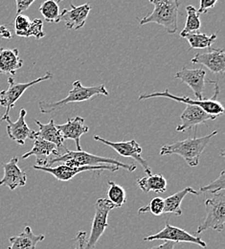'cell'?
<instances>
[{
  "instance_id": "cell-13",
  "label": "cell",
  "mask_w": 225,
  "mask_h": 249,
  "mask_svg": "<svg viewBox=\"0 0 225 249\" xmlns=\"http://www.w3.org/2000/svg\"><path fill=\"white\" fill-rule=\"evenodd\" d=\"M34 146L32 150L22 156L23 159H27L30 156H35V165L38 167H49L50 160L56 156H61L57 146L51 142H48L40 138L37 133L34 138Z\"/></svg>"
},
{
  "instance_id": "cell-9",
  "label": "cell",
  "mask_w": 225,
  "mask_h": 249,
  "mask_svg": "<svg viewBox=\"0 0 225 249\" xmlns=\"http://www.w3.org/2000/svg\"><path fill=\"white\" fill-rule=\"evenodd\" d=\"M168 98L176 102H181L183 104L186 105H193V106H197L199 107H201L204 111H206L207 113L215 116V117H219L221 115H223L225 113V107H223V105L220 102H217L215 100L209 99V100H191L188 97L185 96H175L173 94L170 93L168 89H166L163 92H155V93L151 94H141L138 98L139 101H143V100H147V99H152V98Z\"/></svg>"
},
{
  "instance_id": "cell-19",
  "label": "cell",
  "mask_w": 225,
  "mask_h": 249,
  "mask_svg": "<svg viewBox=\"0 0 225 249\" xmlns=\"http://www.w3.org/2000/svg\"><path fill=\"white\" fill-rule=\"evenodd\" d=\"M56 126L62 133L65 140H74L77 147V151H83L80 139L84 134H86L89 130V127L85 124V119L83 117L76 116L74 118H68L65 124H56Z\"/></svg>"
},
{
  "instance_id": "cell-37",
  "label": "cell",
  "mask_w": 225,
  "mask_h": 249,
  "mask_svg": "<svg viewBox=\"0 0 225 249\" xmlns=\"http://www.w3.org/2000/svg\"><path fill=\"white\" fill-rule=\"evenodd\" d=\"M174 246H175V244L173 242H165L162 245L156 246V247H153V248L148 249H173Z\"/></svg>"
},
{
  "instance_id": "cell-14",
  "label": "cell",
  "mask_w": 225,
  "mask_h": 249,
  "mask_svg": "<svg viewBox=\"0 0 225 249\" xmlns=\"http://www.w3.org/2000/svg\"><path fill=\"white\" fill-rule=\"evenodd\" d=\"M27 111L26 109L22 108L19 111V116L18 119L16 122H12L10 119V116L5 119L7 122V134L16 143L19 145H24L26 139L34 140V138L36 135V131L32 130L28 124L25 122V117H26Z\"/></svg>"
},
{
  "instance_id": "cell-24",
  "label": "cell",
  "mask_w": 225,
  "mask_h": 249,
  "mask_svg": "<svg viewBox=\"0 0 225 249\" xmlns=\"http://www.w3.org/2000/svg\"><path fill=\"white\" fill-rule=\"evenodd\" d=\"M137 185L145 192H155L157 194H162L167 191V180L162 175H151L145 178H137Z\"/></svg>"
},
{
  "instance_id": "cell-6",
  "label": "cell",
  "mask_w": 225,
  "mask_h": 249,
  "mask_svg": "<svg viewBox=\"0 0 225 249\" xmlns=\"http://www.w3.org/2000/svg\"><path fill=\"white\" fill-rule=\"evenodd\" d=\"M52 78L53 74L51 72H46L45 76L37 78L29 83H17L13 77H10L8 79L9 88L5 90L0 91V106L5 107V112L1 117V121H5V119L9 117L10 110L14 108L16 103L28 89L40 82L51 80Z\"/></svg>"
},
{
  "instance_id": "cell-1",
  "label": "cell",
  "mask_w": 225,
  "mask_h": 249,
  "mask_svg": "<svg viewBox=\"0 0 225 249\" xmlns=\"http://www.w3.org/2000/svg\"><path fill=\"white\" fill-rule=\"evenodd\" d=\"M218 134V130L202 137H188L185 140L164 145L160 150V156L177 155L181 156L190 167H196L199 158L211 139Z\"/></svg>"
},
{
  "instance_id": "cell-5",
  "label": "cell",
  "mask_w": 225,
  "mask_h": 249,
  "mask_svg": "<svg viewBox=\"0 0 225 249\" xmlns=\"http://www.w3.org/2000/svg\"><path fill=\"white\" fill-rule=\"evenodd\" d=\"M205 211L206 216L197 227L195 234L198 235L208 229L223 232L225 222V190L213 194L205 200Z\"/></svg>"
},
{
  "instance_id": "cell-12",
  "label": "cell",
  "mask_w": 225,
  "mask_h": 249,
  "mask_svg": "<svg viewBox=\"0 0 225 249\" xmlns=\"http://www.w3.org/2000/svg\"><path fill=\"white\" fill-rule=\"evenodd\" d=\"M205 77L206 72L202 68L189 69L187 67H183L174 75L175 79L179 80L181 83H184L193 90L197 100L203 99L205 85H218V82L216 81H206Z\"/></svg>"
},
{
  "instance_id": "cell-32",
  "label": "cell",
  "mask_w": 225,
  "mask_h": 249,
  "mask_svg": "<svg viewBox=\"0 0 225 249\" xmlns=\"http://www.w3.org/2000/svg\"><path fill=\"white\" fill-rule=\"evenodd\" d=\"M34 36L36 39H40L45 36V33L43 31V21L39 18H35L31 20L30 27L26 34V37Z\"/></svg>"
},
{
  "instance_id": "cell-38",
  "label": "cell",
  "mask_w": 225,
  "mask_h": 249,
  "mask_svg": "<svg viewBox=\"0 0 225 249\" xmlns=\"http://www.w3.org/2000/svg\"><path fill=\"white\" fill-rule=\"evenodd\" d=\"M62 1H64V0H58L57 2H58V3H60V2H62Z\"/></svg>"
},
{
  "instance_id": "cell-22",
  "label": "cell",
  "mask_w": 225,
  "mask_h": 249,
  "mask_svg": "<svg viewBox=\"0 0 225 249\" xmlns=\"http://www.w3.org/2000/svg\"><path fill=\"white\" fill-rule=\"evenodd\" d=\"M44 239V235H35L30 226H25L20 234L9 239L10 247L8 249H35L36 245Z\"/></svg>"
},
{
  "instance_id": "cell-8",
  "label": "cell",
  "mask_w": 225,
  "mask_h": 249,
  "mask_svg": "<svg viewBox=\"0 0 225 249\" xmlns=\"http://www.w3.org/2000/svg\"><path fill=\"white\" fill-rule=\"evenodd\" d=\"M33 168L37 171L46 172L53 177H55L60 181H69L73 178H75L78 174L84 172H97L100 173L101 171H110L112 173L117 172L120 168L113 165H99V166H67L64 163L57 167H38L34 165Z\"/></svg>"
},
{
  "instance_id": "cell-7",
  "label": "cell",
  "mask_w": 225,
  "mask_h": 249,
  "mask_svg": "<svg viewBox=\"0 0 225 249\" xmlns=\"http://www.w3.org/2000/svg\"><path fill=\"white\" fill-rule=\"evenodd\" d=\"M117 208L107 198H99L95 202V215L91 225V231L88 240L86 243L85 249H93L98 241L103 236L104 230L108 227V214L111 210Z\"/></svg>"
},
{
  "instance_id": "cell-21",
  "label": "cell",
  "mask_w": 225,
  "mask_h": 249,
  "mask_svg": "<svg viewBox=\"0 0 225 249\" xmlns=\"http://www.w3.org/2000/svg\"><path fill=\"white\" fill-rule=\"evenodd\" d=\"M23 65L17 48H0V74L16 75Z\"/></svg>"
},
{
  "instance_id": "cell-34",
  "label": "cell",
  "mask_w": 225,
  "mask_h": 249,
  "mask_svg": "<svg viewBox=\"0 0 225 249\" xmlns=\"http://www.w3.org/2000/svg\"><path fill=\"white\" fill-rule=\"evenodd\" d=\"M17 4V15L22 14L32 5L35 0H15Z\"/></svg>"
},
{
  "instance_id": "cell-33",
  "label": "cell",
  "mask_w": 225,
  "mask_h": 249,
  "mask_svg": "<svg viewBox=\"0 0 225 249\" xmlns=\"http://www.w3.org/2000/svg\"><path fill=\"white\" fill-rule=\"evenodd\" d=\"M217 2H218V0H200L199 1V8H198V10H196L197 14L198 15L206 14L208 12V10L215 7Z\"/></svg>"
},
{
  "instance_id": "cell-16",
  "label": "cell",
  "mask_w": 225,
  "mask_h": 249,
  "mask_svg": "<svg viewBox=\"0 0 225 249\" xmlns=\"http://www.w3.org/2000/svg\"><path fill=\"white\" fill-rule=\"evenodd\" d=\"M4 177L0 179V186L8 187L11 191L26 185L27 175L18 167V158L14 156L8 163H3Z\"/></svg>"
},
{
  "instance_id": "cell-35",
  "label": "cell",
  "mask_w": 225,
  "mask_h": 249,
  "mask_svg": "<svg viewBox=\"0 0 225 249\" xmlns=\"http://www.w3.org/2000/svg\"><path fill=\"white\" fill-rule=\"evenodd\" d=\"M76 242L77 246L75 249H85L86 243H87V232L86 231H79L76 235Z\"/></svg>"
},
{
  "instance_id": "cell-11",
  "label": "cell",
  "mask_w": 225,
  "mask_h": 249,
  "mask_svg": "<svg viewBox=\"0 0 225 249\" xmlns=\"http://www.w3.org/2000/svg\"><path fill=\"white\" fill-rule=\"evenodd\" d=\"M94 140L98 142H101L110 148H112L118 155L124 157H130L133 158L135 161H137L142 168L144 169L145 173L148 176L153 175L152 169L146 159L142 157V147L136 142V140H130V141H122V142H111L104 138L100 137L99 135H94Z\"/></svg>"
},
{
  "instance_id": "cell-10",
  "label": "cell",
  "mask_w": 225,
  "mask_h": 249,
  "mask_svg": "<svg viewBox=\"0 0 225 249\" xmlns=\"http://www.w3.org/2000/svg\"><path fill=\"white\" fill-rule=\"evenodd\" d=\"M145 242H153V241H164V242H173L176 243H187V244H194L202 249H206L207 245L203 240L198 236H193L187 231L178 228L176 226H173L166 222L164 228L156 234H153L144 238Z\"/></svg>"
},
{
  "instance_id": "cell-27",
  "label": "cell",
  "mask_w": 225,
  "mask_h": 249,
  "mask_svg": "<svg viewBox=\"0 0 225 249\" xmlns=\"http://www.w3.org/2000/svg\"><path fill=\"white\" fill-rule=\"evenodd\" d=\"M107 199L113 203L117 208L123 206L127 201L125 189L112 180L108 181L107 189Z\"/></svg>"
},
{
  "instance_id": "cell-20",
  "label": "cell",
  "mask_w": 225,
  "mask_h": 249,
  "mask_svg": "<svg viewBox=\"0 0 225 249\" xmlns=\"http://www.w3.org/2000/svg\"><path fill=\"white\" fill-rule=\"evenodd\" d=\"M35 122L39 128L38 131H36L37 135L40 138L55 144L57 146L61 156L65 155V153L68 151V149L65 146V138L63 137L60 130L57 128L56 124L54 122V119H51L49 121V123H47V124H42L38 120H35Z\"/></svg>"
},
{
  "instance_id": "cell-23",
  "label": "cell",
  "mask_w": 225,
  "mask_h": 249,
  "mask_svg": "<svg viewBox=\"0 0 225 249\" xmlns=\"http://www.w3.org/2000/svg\"><path fill=\"white\" fill-rule=\"evenodd\" d=\"M192 194L194 196H199V192L195 191L192 187H186L183 190L168 196L164 199V214H173L176 217H180L182 215V209H181V203L184 199V197Z\"/></svg>"
},
{
  "instance_id": "cell-2",
  "label": "cell",
  "mask_w": 225,
  "mask_h": 249,
  "mask_svg": "<svg viewBox=\"0 0 225 249\" xmlns=\"http://www.w3.org/2000/svg\"><path fill=\"white\" fill-rule=\"evenodd\" d=\"M96 96H108V92L104 85L84 87L80 81H75L72 84V89L65 99L57 102L40 101L38 103V108L40 113L49 114L57 111L70 103H82L88 101Z\"/></svg>"
},
{
  "instance_id": "cell-17",
  "label": "cell",
  "mask_w": 225,
  "mask_h": 249,
  "mask_svg": "<svg viewBox=\"0 0 225 249\" xmlns=\"http://www.w3.org/2000/svg\"><path fill=\"white\" fill-rule=\"evenodd\" d=\"M192 63H199L214 74H224L225 71V55L224 48H209L206 53H197Z\"/></svg>"
},
{
  "instance_id": "cell-26",
  "label": "cell",
  "mask_w": 225,
  "mask_h": 249,
  "mask_svg": "<svg viewBox=\"0 0 225 249\" xmlns=\"http://www.w3.org/2000/svg\"><path fill=\"white\" fill-rule=\"evenodd\" d=\"M39 12L49 23H58L60 17L59 3L55 0H46L39 7Z\"/></svg>"
},
{
  "instance_id": "cell-3",
  "label": "cell",
  "mask_w": 225,
  "mask_h": 249,
  "mask_svg": "<svg viewBox=\"0 0 225 249\" xmlns=\"http://www.w3.org/2000/svg\"><path fill=\"white\" fill-rule=\"evenodd\" d=\"M155 6L153 13L140 20V25L156 23L165 28L168 34L177 31V16L179 11L178 0H150Z\"/></svg>"
},
{
  "instance_id": "cell-25",
  "label": "cell",
  "mask_w": 225,
  "mask_h": 249,
  "mask_svg": "<svg viewBox=\"0 0 225 249\" xmlns=\"http://www.w3.org/2000/svg\"><path fill=\"white\" fill-rule=\"evenodd\" d=\"M218 36L216 33L212 34L211 36H207L206 34L201 33H191L186 36H184V38H186L190 44V50L193 49H205V48H211L214 41L217 39Z\"/></svg>"
},
{
  "instance_id": "cell-31",
  "label": "cell",
  "mask_w": 225,
  "mask_h": 249,
  "mask_svg": "<svg viewBox=\"0 0 225 249\" xmlns=\"http://www.w3.org/2000/svg\"><path fill=\"white\" fill-rule=\"evenodd\" d=\"M225 189V172L222 171L219 178L211 182L210 184L206 186L201 187L200 192L201 193H210L211 195L219 193Z\"/></svg>"
},
{
  "instance_id": "cell-30",
  "label": "cell",
  "mask_w": 225,
  "mask_h": 249,
  "mask_svg": "<svg viewBox=\"0 0 225 249\" xmlns=\"http://www.w3.org/2000/svg\"><path fill=\"white\" fill-rule=\"evenodd\" d=\"M30 24H31V19L29 18V17L23 14L17 15L15 18V23H14V29L16 32V35L17 36L26 37V34L30 27Z\"/></svg>"
},
{
  "instance_id": "cell-4",
  "label": "cell",
  "mask_w": 225,
  "mask_h": 249,
  "mask_svg": "<svg viewBox=\"0 0 225 249\" xmlns=\"http://www.w3.org/2000/svg\"><path fill=\"white\" fill-rule=\"evenodd\" d=\"M61 162L67 166H99V165H113L119 168H123L129 173H133L137 167L135 164H125L119 160L113 158H107L103 156H94L84 151H67L65 155L53 157L50 160L49 167H52L54 163Z\"/></svg>"
},
{
  "instance_id": "cell-36",
  "label": "cell",
  "mask_w": 225,
  "mask_h": 249,
  "mask_svg": "<svg viewBox=\"0 0 225 249\" xmlns=\"http://www.w3.org/2000/svg\"><path fill=\"white\" fill-rule=\"evenodd\" d=\"M0 36L3 38L10 39L12 38V33L7 28L6 25H0Z\"/></svg>"
},
{
  "instance_id": "cell-28",
  "label": "cell",
  "mask_w": 225,
  "mask_h": 249,
  "mask_svg": "<svg viewBox=\"0 0 225 249\" xmlns=\"http://www.w3.org/2000/svg\"><path fill=\"white\" fill-rule=\"evenodd\" d=\"M186 11H187V18L185 22V27L180 33L181 37H184V36L188 34L198 32L201 27L199 15L197 14L195 8L192 5H189L186 7Z\"/></svg>"
},
{
  "instance_id": "cell-15",
  "label": "cell",
  "mask_w": 225,
  "mask_h": 249,
  "mask_svg": "<svg viewBox=\"0 0 225 249\" xmlns=\"http://www.w3.org/2000/svg\"><path fill=\"white\" fill-rule=\"evenodd\" d=\"M70 6V10L64 9L62 14H60L59 22L64 21L67 30H79L84 27L87 22V17L91 10L90 4L86 3L77 7L71 3Z\"/></svg>"
},
{
  "instance_id": "cell-18",
  "label": "cell",
  "mask_w": 225,
  "mask_h": 249,
  "mask_svg": "<svg viewBox=\"0 0 225 249\" xmlns=\"http://www.w3.org/2000/svg\"><path fill=\"white\" fill-rule=\"evenodd\" d=\"M180 119L182 123L177 125L176 131L182 132L191 129L198 124H206L207 121H214L217 119V117L207 113L197 106L187 105L185 110L180 116Z\"/></svg>"
},
{
  "instance_id": "cell-29",
  "label": "cell",
  "mask_w": 225,
  "mask_h": 249,
  "mask_svg": "<svg viewBox=\"0 0 225 249\" xmlns=\"http://www.w3.org/2000/svg\"><path fill=\"white\" fill-rule=\"evenodd\" d=\"M164 206H165L164 198L159 197V196H156V197L153 198L148 205L139 208L138 213L139 214H143V213L150 212L153 215L158 217V216H161L162 214H164L163 213L164 212Z\"/></svg>"
}]
</instances>
